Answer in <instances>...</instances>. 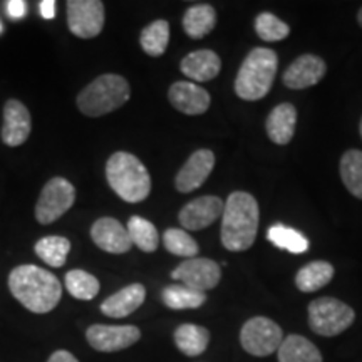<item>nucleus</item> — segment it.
<instances>
[{"mask_svg": "<svg viewBox=\"0 0 362 362\" xmlns=\"http://www.w3.org/2000/svg\"><path fill=\"white\" fill-rule=\"evenodd\" d=\"M240 342L248 354L265 357L279 351L284 342V332L269 317H252L240 330Z\"/></svg>", "mask_w": 362, "mask_h": 362, "instance_id": "nucleus-7", "label": "nucleus"}, {"mask_svg": "<svg viewBox=\"0 0 362 362\" xmlns=\"http://www.w3.org/2000/svg\"><path fill=\"white\" fill-rule=\"evenodd\" d=\"M89 346L99 352H117L128 349L141 339V330L136 325L94 324L86 330Z\"/></svg>", "mask_w": 362, "mask_h": 362, "instance_id": "nucleus-10", "label": "nucleus"}, {"mask_svg": "<svg viewBox=\"0 0 362 362\" xmlns=\"http://www.w3.org/2000/svg\"><path fill=\"white\" fill-rule=\"evenodd\" d=\"M39 7L40 16H42L44 19H54V16H56V2H54V0H42V2L39 4Z\"/></svg>", "mask_w": 362, "mask_h": 362, "instance_id": "nucleus-35", "label": "nucleus"}, {"mask_svg": "<svg viewBox=\"0 0 362 362\" xmlns=\"http://www.w3.org/2000/svg\"><path fill=\"white\" fill-rule=\"evenodd\" d=\"M47 362H79V361L78 357L71 354L69 351H56L51 357H49Z\"/></svg>", "mask_w": 362, "mask_h": 362, "instance_id": "nucleus-36", "label": "nucleus"}, {"mask_svg": "<svg viewBox=\"0 0 362 362\" xmlns=\"http://www.w3.org/2000/svg\"><path fill=\"white\" fill-rule=\"evenodd\" d=\"M334 277V267L329 262L315 260L302 267L296 275V285L302 292H315L327 285Z\"/></svg>", "mask_w": 362, "mask_h": 362, "instance_id": "nucleus-24", "label": "nucleus"}, {"mask_svg": "<svg viewBox=\"0 0 362 362\" xmlns=\"http://www.w3.org/2000/svg\"><path fill=\"white\" fill-rule=\"evenodd\" d=\"M126 228H128L133 245L138 247L141 252L151 253L160 245V233H158L156 226L143 216H131Z\"/></svg>", "mask_w": 362, "mask_h": 362, "instance_id": "nucleus-26", "label": "nucleus"}, {"mask_svg": "<svg viewBox=\"0 0 362 362\" xmlns=\"http://www.w3.org/2000/svg\"><path fill=\"white\" fill-rule=\"evenodd\" d=\"M131 88L124 78L117 74H103L86 86L78 96V107L83 115L99 117L119 110L129 101Z\"/></svg>", "mask_w": 362, "mask_h": 362, "instance_id": "nucleus-5", "label": "nucleus"}, {"mask_svg": "<svg viewBox=\"0 0 362 362\" xmlns=\"http://www.w3.org/2000/svg\"><path fill=\"white\" fill-rule=\"evenodd\" d=\"M163 304L173 310L198 309L206 302V293L193 291L187 285H170L161 293Z\"/></svg>", "mask_w": 362, "mask_h": 362, "instance_id": "nucleus-25", "label": "nucleus"}, {"mask_svg": "<svg viewBox=\"0 0 362 362\" xmlns=\"http://www.w3.org/2000/svg\"><path fill=\"white\" fill-rule=\"evenodd\" d=\"M7 12L12 19H22L27 13V4L24 0H11L7 2Z\"/></svg>", "mask_w": 362, "mask_h": 362, "instance_id": "nucleus-34", "label": "nucleus"}, {"mask_svg": "<svg viewBox=\"0 0 362 362\" xmlns=\"http://www.w3.org/2000/svg\"><path fill=\"white\" fill-rule=\"evenodd\" d=\"M69 252L71 242L66 237H59V235L44 237L35 243V253L39 255V259L54 269H59L66 264Z\"/></svg>", "mask_w": 362, "mask_h": 362, "instance_id": "nucleus-28", "label": "nucleus"}, {"mask_svg": "<svg viewBox=\"0 0 362 362\" xmlns=\"http://www.w3.org/2000/svg\"><path fill=\"white\" fill-rule=\"evenodd\" d=\"M175 344L185 356H200L210 344V332L202 325L183 324L175 330Z\"/></svg>", "mask_w": 362, "mask_h": 362, "instance_id": "nucleus-23", "label": "nucleus"}, {"mask_svg": "<svg viewBox=\"0 0 362 362\" xmlns=\"http://www.w3.org/2000/svg\"><path fill=\"white\" fill-rule=\"evenodd\" d=\"M171 279L178 280L181 285L198 292L215 288L221 279V269L216 262L210 259H188L171 272Z\"/></svg>", "mask_w": 362, "mask_h": 362, "instance_id": "nucleus-11", "label": "nucleus"}, {"mask_svg": "<svg viewBox=\"0 0 362 362\" xmlns=\"http://www.w3.org/2000/svg\"><path fill=\"white\" fill-rule=\"evenodd\" d=\"M8 291L34 314H47L54 310L62 297L59 279L37 265L16 267L8 275Z\"/></svg>", "mask_w": 362, "mask_h": 362, "instance_id": "nucleus-1", "label": "nucleus"}, {"mask_svg": "<svg viewBox=\"0 0 362 362\" xmlns=\"http://www.w3.org/2000/svg\"><path fill=\"white\" fill-rule=\"evenodd\" d=\"M225 202L218 197L194 198L181 208L178 220L185 230H203L214 225L223 215Z\"/></svg>", "mask_w": 362, "mask_h": 362, "instance_id": "nucleus-12", "label": "nucleus"}, {"mask_svg": "<svg viewBox=\"0 0 362 362\" xmlns=\"http://www.w3.org/2000/svg\"><path fill=\"white\" fill-rule=\"evenodd\" d=\"M106 178L112 192L128 203L146 200L151 192V178L146 166L131 153L117 151L107 160Z\"/></svg>", "mask_w": 362, "mask_h": 362, "instance_id": "nucleus-3", "label": "nucleus"}, {"mask_svg": "<svg viewBox=\"0 0 362 362\" xmlns=\"http://www.w3.org/2000/svg\"><path fill=\"white\" fill-rule=\"evenodd\" d=\"M66 288L74 298L93 300L101 291V284L93 274L84 270H71L66 274Z\"/></svg>", "mask_w": 362, "mask_h": 362, "instance_id": "nucleus-31", "label": "nucleus"}, {"mask_svg": "<svg viewBox=\"0 0 362 362\" xmlns=\"http://www.w3.org/2000/svg\"><path fill=\"white\" fill-rule=\"evenodd\" d=\"M33 129L30 112L17 99H8L4 106V124H2V141L7 146H21L29 138Z\"/></svg>", "mask_w": 362, "mask_h": 362, "instance_id": "nucleus-15", "label": "nucleus"}, {"mask_svg": "<svg viewBox=\"0 0 362 362\" xmlns=\"http://www.w3.org/2000/svg\"><path fill=\"white\" fill-rule=\"evenodd\" d=\"M0 30H2V25H0Z\"/></svg>", "mask_w": 362, "mask_h": 362, "instance_id": "nucleus-39", "label": "nucleus"}, {"mask_svg": "<svg viewBox=\"0 0 362 362\" xmlns=\"http://www.w3.org/2000/svg\"><path fill=\"white\" fill-rule=\"evenodd\" d=\"M146 298V288L141 284H131L121 288L119 292L112 293L101 304V312L112 319H123L128 317L143 305Z\"/></svg>", "mask_w": 362, "mask_h": 362, "instance_id": "nucleus-18", "label": "nucleus"}, {"mask_svg": "<svg viewBox=\"0 0 362 362\" xmlns=\"http://www.w3.org/2000/svg\"><path fill=\"white\" fill-rule=\"evenodd\" d=\"M255 30L265 42H279V40L287 39L291 34V27L270 12H262L257 16Z\"/></svg>", "mask_w": 362, "mask_h": 362, "instance_id": "nucleus-33", "label": "nucleus"}, {"mask_svg": "<svg viewBox=\"0 0 362 362\" xmlns=\"http://www.w3.org/2000/svg\"><path fill=\"white\" fill-rule=\"evenodd\" d=\"M216 25V12L208 4H198L192 6L185 12L183 29L192 39H203Z\"/></svg>", "mask_w": 362, "mask_h": 362, "instance_id": "nucleus-22", "label": "nucleus"}, {"mask_svg": "<svg viewBox=\"0 0 362 362\" xmlns=\"http://www.w3.org/2000/svg\"><path fill=\"white\" fill-rule=\"evenodd\" d=\"M341 178L346 188L362 200V151L349 149L341 160Z\"/></svg>", "mask_w": 362, "mask_h": 362, "instance_id": "nucleus-30", "label": "nucleus"}, {"mask_svg": "<svg viewBox=\"0 0 362 362\" xmlns=\"http://www.w3.org/2000/svg\"><path fill=\"white\" fill-rule=\"evenodd\" d=\"M143 51L151 57H160L165 54L170 42V24L166 21H155L143 29L139 35Z\"/></svg>", "mask_w": 362, "mask_h": 362, "instance_id": "nucleus-27", "label": "nucleus"}, {"mask_svg": "<svg viewBox=\"0 0 362 362\" xmlns=\"http://www.w3.org/2000/svg\"><path fill=\"white\" fill-rule=\"evenodd\" d=\"M215 168V155L210 149H198L176 175L175 185L180 193H192L205 183Z\"/></svg>", "mask_w": 362, "mask_h": 362, "instance_id": "nucleus-13", "label": "nucleus"}, {"mask_svg": "<svg viewBox=\"0 0 362 362\" xmlns=\"http://www.w3.org/2000/svg\"><path fill=\"white\" fill-rule=\"evenodd\" d=\"M325 62L314 54L297 57L284 72V84L291 89H305L315 86L325 76Z\"/></svg>", "mask_w": 362, "mask_h": 362, "instance_id": "nucleus-16", "label": "nucleus"}, {"mask_svg": "<svg viewBox=\"0 0 362 362\" xmlns=\"http://www.w3.org/2000/svg\"><path fill=\"white\" fill-rule=\"evenodd\" d=\"M168 99L175 110L188 116L203 115L210 107L211 98L206 89L200 86L187 83V81H178L170 88Z\"/></svg>", "mask_w": 362, "mask_h": 362, "instance_id": "nucleus-17", "label": "nucleus"}, {"mask_svg": "<svg viewBox=\"0 0 362 362\" xmlns=\"http://www.w3.org/2000/svg\"><path fill=\"white\" fill-rule=\"evenodd\" d=\"M267 240L274 243L277 248L287 250L291 253H304L309 248V240H307L300 232L291 226L275 223L272 225L267 232Z\"/></svg>", "mask_w": 362, "mask_h": 362, "instance_id": "nucleus-29", "label": "nucleus"}, {"mask_svg": "<svg viewBox=\"0 0 362 362\" xmlns=\"http://www.w3.org/2000/svg\"><path fill=\"white\" fill-rule=\"evenodd\" d=\"M67 25L76 37H96L104 27V4L99 0H69Z\"/></svg>", "mask_w": 362, "mask_h": 362, "instance_id": "nucleus-9", "label": "nucleus"}, {"mask_svg": "<svg viewBox=\"0 0 362 362\" xmlns=\"http://www.w3.org/2000/svg\"><path fill=\"white\" fill-rule=\"evenodd\" d=\"M279 362H322V354L309 339L291 334L284 339L277 351Z\"/></svg>", "mask_w": 362, "mask_h": 362, "instance_id": "nucleus-21", "label": "nucleus"}, {"mask_svg": "<svg viewBox=\"0 0 362 362\" xmlns=\"http://www.w3.org/2000/svg\"><path fill=\"white\" fill-rule=\"evenodd\" d=\"M259 203L250 193L233 192L221 215V243L230 252H245L259 232Z\"/></svg>", "mask_w": 362, "mask_h": 362, "instance_id": "nucleus-2", "label": "nucleus"}, {"mask_svg": "<svg viewBox=\"0 0 362 362\" xmlns=\"http://www.w3.org/2000/svg\"><path fill=\"white\" fill-rule=\"evenodd\" d=\"M279 57L277 52L267 47H255L248 54L237 79H235V93L243 101H259L265 98L274 84L277 74Z\"/></svg>", "mask_w": 362, "mask_h": 362, "instance_id": "nucleus-4", "label": "nucleus"}, {"mask_svg": "<svg viewBox=\"0 0 362 362\" xmlns=\"http://www.w3.org/2000/svg\"><path fill=\"white\" fill-rule=\"evenodd\" d=\"M220 69L221 61L218 54L210 51V49L189 52L181 61V72L197 83H206V81L215 79L220 74Z\"/></svg>", "mask_w": 362, "mask_h": 362, "instance_id": "nucleus-19", "label": "nucleus"}, {"mask_svg": "<svg viewBox=\"0 0 362 362\" xmlns=\"http://www.w3.org/2000/svg\"><path fill=\"white\" fill-rule=\"evenodd\" d=\"M163 243L170 253L176 257H185V259H194L200 252V247L188 235L187 230L181 228H168L163 233Z\"/></svg>", "mask_w": 362, "mask_h": 362, "instance_id": "nucleus-32", "label": "nucleus"}, {"mask_svg": "<svg viewBox=\"0 0 362 362\" xmlns=\"http://www.w3.org/2000/svg\"><path fill=\"white\" fill-rule=\"evenodd\" d=\"M354 320L356 312L337 298H315L309 305V325L319 336H339L344 330L349 329Z\"/></svg>", "mask_w": 362, "mask_h": 362, "instance_id": "nucleus-6", "label": "nucleus"}, {"mask_svg": "<svg viewBox=\"0 0 362 362\" xmlns=\"http://www.w3.org/2000/svg\"><path fill=\"white\" fill-rule=\"evenodd\" d=\"M357 22H359V25L362 27V7H361V11H359V13H357Z\"/></svg>", "mask_w": 362, "mask_h": 362, "instance_id": "nucleus-37", "label": "nucleus"}, {"mask_svg": "<svg viewBox=\"0 0 362 362\" xmlns=\"http://www.w3.org/2000/svg\"><path fill=\"white\" fill-rule=\"evenodd\" d=\"M297 126V111L291 103L275 106L267 117V134L275 144H288L292 141Z\"/></svg>", "mask_w": 362, "mask_h": 362, "instance_id": "nucleus-20", "label": "nucleus"}, {"mask_svg": "<svg viewBox=\"0 0 362 362\" xmlns=\"http://www.w3.org/2000/svg\"><path fill=\"white\" fill-rule=\"evenodd\" d=\"M90 238L101 250L116 253V255L129 252L133 247L128 228L111 216H104L94 221V225L90 226Z\"/></svg>", "mask_w": 362, "mask_h": 362, "instance_id": "nucleus-14", "label": "nucleus"}, {"mask_svg": "<svg viewBox=\"0 0 362 362\" xmlns=\"http://www.w3.org/2000/svg\"><path fill=\"white\" fill-rule=\"evenodd\" d=\"M359 131H361V136H362V119H361V128H359Z\"/></svg>", "mask_w": 362, "mask_h": 362, "instance_id": "nucleus-38", "label": "nucleus"}, {"mask_svg": "<svg viewBox=\"0 0 362 362\" xmlns=\"http://www.w3.org/2000/svg\"><path fill=\"white\" fill-rule=\"evenodd\" d=\"M76 202V188L66 178H52L45 183L35 205V220L49 225L61 218Z\"/></svg>", "mask_w": 362, "mask_h": 362, "instance_id": "nucleus-8", "label": "nucleus"}]
</instances>
